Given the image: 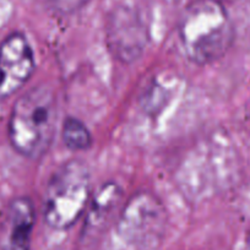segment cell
Listing matches in <instances>:
<instances>
[{"label": "cell", "mask_w": 250, "mask_h": 250, "mask_svg": "<svg viewBox=\"0 0 250 250\" xmlns=\"http://www.w3.org/2000/svg\"><path fill=\"white\" fill-rule=\"evenodd\" d=\"M179 43L196 65H208L225 57L234 41V26L218 0H194L180 15Z\"/></svg>", "instance_id": "1"}, {"label": "cell", "mask_w": 250, "mask_h": 250, "mask_svg": "<svg viewBox=\"0 0 250 250\" xmlns=\"http://www.w3.org/2000/svg\"><path fill=\"white\" fill-rule=\"evenodd\" d=\"M58 124V103L49 86L23 93L11 109L8 135L18 153L30 160L43 157L52 146Z\"/></svg>", "instance_id": "2"}, {"label": "cell", "mask_w": 250, "mask_h": 250, "mask_svg": "<svg viewBox=\"0 0 250 250\" xmlns=\"http://www.w3.org/2000/svg\"><path fill=\"white\" fill-rule=\"evenodd\" d=\"M91 201V175L83 161L71 160L60 166L48 183L43 204V218L50 228L73 227Z\"/></svg>", "instance_id": "3"}, {"label": "cell", "mask_w": 250, "mask_h": 250, "mask_svg": "<svg viewBox=\"0 0 250 250\" xmlns=\"http://www.w3.org/2000/svg\"><path fill=\"white\" fill-rule=\"evenodd\" d=\"M167 213L162 201L151 193L131 196L119 213L118 229L126 242L135 247H153L162 238Z\"/></svg>", "instance_id": "4"}, {"label": "cell", "mask_w": 250, "mask_h": 250, "mask_svg": "<svg viewBox=\"0 0 250 250\" xmlns=\"http://www.w3.org/2000/svg\"><path fill=\"white\" fill-rule=\"evenodd\" d=\"M35 68V53L26 36L21 32L10 33L0 44V101L20 91Z\"/></svg>", "instance_id": "5"}, {"label": "cell", "mask_w": 250, "mask_h": 250, "mask_svg": "<svg viewBox=\"0 0 250 250\" xmlns=\"http://www.w3.org/2000/svg\"><path fill=\"white\" fill-rule=\"evenodd\" d=\"M36 213L28 198L14 199L4 213L0 229V250H30Z\"/></svg>", "instance_id": "6"}, {"label": "cell", "mask_w": 250, "mask_h": 250, "mask_svg": "<svg viewBox=\"0 0 250 250\" xmlns=\"http://www.w3.org/2000/svg\"><path fill=\"white\" fill-rule=\"evenodd\" d=\"M147 36L138 20L131 18H117L110 27L109 45L114 54L124 62L138 58L146 45Z\"/></svg>", "instance_id": "7"}, {"label": "cell", "mask_w": 250, "mask_h": 250, "mask_svg": "<svg viewBox=\"0 0 250 250\" xmlns=\"http://www.w3.org/2000/svg\"><path fill=\"white\" fill-rule=\"evenodd\" d=\"M122 189L117 183H105L91 199L87 210V230L96 232L113 217L122 201Z\"/></svg>", "instance_id": "8"}, {"label": "cell", "mask_w": 250, "mask_h": 250, "mask_svg": "<svg viewBox=\"0 0 250 250\" xmlns=\"http://www.w3.org/2000/svg\"><path fill=\"white\" fill-rule=\"evenodd\" d=\"M62 143L73 151H83L92 144V136L85 124L78 118L68 117L62 128Z\"/></svg>", "instance_id": "9"}, {"label": "cell", "mask_w": 250, "mask_h": 250, "mask_svg": "<svg viewBox=\"0 0 250 250\" xmlns=\"http://www.w3.org/2000/svg\"><path fill=\"white\" fill-rule=\"evenodd\" d=\"M58 10L62 13H73L80 9L87 0H52Z\"/></svg>", "instance_id": "10"}, {"label": "cell", "mask_w": 250, "mask_h": 250, "mask_svg": "<svg viewBox=\"0 0 250 250\" xmlns=\"http://www.w3.org/2000/svg\"><path fill=\"white\" fill-rule=\"evenodd\" d=\"M247 245H248V249L250 250V229L247 234Z\"/></svg>", "instance_id": "11"}]
</instances>
